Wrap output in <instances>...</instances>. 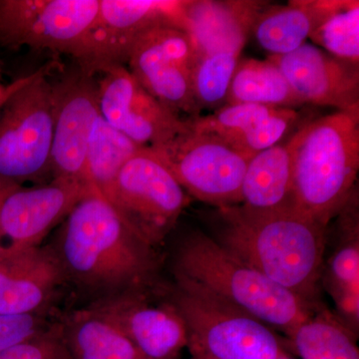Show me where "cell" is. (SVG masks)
<instances>
[{
    "label": "cell",
    "instance_id": "1",
    "mask_svg": "<svg viewBox=\"0 0 359 359\" xmlns=\"http://www.w3.org/2000/svg\"><path fill=\"white\" fill-rule=\"evenodd\" d=\"M47 247L66 287L87 297V304L154 287L156 248L139 238L97 191L78 203Z\"/></svg>",
    "mask_w": 359,
    "mask_h": 359
},
{
    "label": "cell",
    "instance_id": "2",
    "mask_svg": "<svg viewBox=\"0 0 359 359\" xmlns=\"http://www.w3.org/2000/svg\"><path fill=\"white\" fill-rule=\"evenodd\" d=\"M215 237L243 263L311 302L323 273L327 226L297 211L257 212L217 208Z\"/></svg>",
    "mask_w": 359,
    "mask_h": 359
},
{
    "label": "cell",
    "instance_id": "3",
    "mask_svg": "<svg viewBox=\"0 0 359 359\" xmlns=\"http://www.w3.org/2000/svg\"><path fill=\"white\" fill-rule=\"evenodd\" d=\"M173 271L178 282L204 290L287 335L313 313L311 302L243 263L202 231L182 241Z\"/></svg>",
    "mask_w": 359,
    "mask_h": 359
},
{
    "label": "cell",
    "instance_id": "4",
    "mask_svg": "<svg viewBox=\"0 0 359 359\" xmlns=\"http://www.w3.org/2000/svg\"><path fill=\"white\" fill-rule=\"evenodd\" d=\"M294 155L295 211L327 226L351 197L359 170V110L302 123Z\"/></svg>",
    "mask_w": 359,
    "mask_h": 359
},
{
    "label": "cell",
    "instance_id": "5",
    "mask_svg": "<svg viewBox=\"0 0 359 359\" xmlns=\"http://www.w3.org/2000/svg\"><path fill=\"white\" fill-rule=\"evenodd\" d=\"M57 66L45 63L0 108V180L20 186L52 180L50 76Z\"/></svg>",
    "mask_w": 359,
    "mask_h": 359
},
{
    "label": "cell",
    "instance_id": "6",
    "mask_svg": "<svg viewBox=\"0 0 359 359\" xmlns=\"http://www.w3.org/2000/svg\"><path fill=\"white\" fill-rule=\"evenodd\" d=\"M170 301L185 321L193 359H278L283 351L268 325L194 285L176 280Z\"/></svg>",
    "mask_w": 359,
    "mask_h": 359
},
{
    "label": "cell",
    "instance_id": "7",
    "mask_svg": "<svg viewBox=\"0 0 359 359\" xmlns=\"http://www.w3.org/2000/svg\"><path fill=\"white\" fill-rule=\"evenodd\" d=\"M144 242L157 247L176 226L191 197L151 148L124 165L103 196Z\"/></svg>",
    "mask_w": 359,
    "mask_h": 359
},
{
    "label": "cell",
    "instance_id": "8",
    "mask_svg": "<svg viewBox=\"0 0 359 359\" xmlns=\"http://www.w3.org/2000/svg\"><path fill=\"white\" fill-rule=\"evenodd\" d=\"M151 149L191 198L217 208L241 205L250 158L228 144L188 124L185 131Z\"/></svg>",
    "mask_w": 359,
    "mask_h": 359
},
{
    "label": "cell",
    "instance_id": "9",
    "mask_svg": "<svg viewBox=\"0 0 359 359\" xmlns=\"http://www.w3.org/2000/svg\"><path fill=\"white\" fill-rule=\"evenodd\" d=\"M100 0H0V45L77 57Z\"/></svg>",
    "mask_w": 359,
    "mask_h": 359
},
{
    "label": "cell",
    "instance_id": "10",
    "mask_svg": "<svg viewBox=\"0 0 359 359\" xmlns=\"http://www.w3.org/2000/svg\"><path fill=\"white\" fill-rule=\"evenodd\" d=\"M194 62L195 48L188 32L181 26L163 23L135 42L126 67L168 109L191 119L202 115L194 95Z\"/></svg>",
    "mask_w": 359,
    "mask_h": 359
},
{
    "label": "cell",
    "instance_id": "11",
    "mask_svg": "<svg viewBox=\"0 0 359 359\" xmlns=\"http://www.w3.org/2000/svg\"><path fill=\"white\" fill-rule=\"evenodd\" d=\"M185 0H100L98 15L74 62L94 75L126 66L135 42L150 28L172 23L184 29Z\"/></svg>",
    "mask_w": 359,
    "mask_h": 359
},
{
    "label": "cell",
    "instance_id": "12",
    "mask_svg": "<svg viewBox=\"0 0 359 359\" xmlns=\"http://www.w3.org/2000/svg\"><path fill=\"white\" fill-rule=\"evenodd\" d=\"M53 142L52 179L85 181V156L99 108L98 77L74 66L51 81ZM87 184V183H86ZM88 185V184H87Z\"/></svg>",
    "mask_w": 359,
    "mask_h": 359
},
{
    "label": "cell",
    "instance_id": "13",
    "mask_svg": "<svg viewBox=\"0 0 359 359\" xmlns=\"http://www.w3.org/2000/svg\"><path fill=\"white\" fill-rule=\"evenodd\" d=\"M97 76L100 115L139 146L163 145L188 127L186 118L151 95L126 66H111Z\"/></svg>",
    "mask_w": 359,
    "mask_h": 359
},
{
    "label": "cell",
    "instance_id": "14",
    "mask_svg": "<svg viewBox=\"0 0 359 359\" xmlns=\"http://www.w3.org/2000/svg\"><path fill=\"white\" fill-rule=\"evenodd\" d=\"M93 191L83 182L60 178L28 188L18 187L6 196L0 208L1 244L41 247L47 236Z\"/></svg>",
    "mask_w": 359,
    "mask_h": 359
},
{
    "label": "cell",
    "instance_id": "15",
    "mask_svg": "<svg viewBox=\"0 0 359 359\" xmlns=\"http://www.w3.org/2000/svg\"><path fill=\"white\" fill-rule=\"evenodd\" d=\"M150 292H134L86 306L114 321L146 359H180L188 348L185 321L173 302H155Z\"/></svg>",
    "mask_w": 359,
    "mask_h": 359
},
{
    "label": "cell",
    "instance_id": "16",
    "mask_svg": "<svg viewBox=\"0 0 359 359\" xmlns=\"http://www.w3.org/2000/svg\"><path fill=\"white\" fill-rule=\"evenodd\" d=\"M66 287L60 266L47 245L0 244V314H51Z\"/></svg>",
    "mask_w": 359,
    "mask_h": 359
},
{
    "label": "cell",
    "instance_id": "17",
    "mask_svg": "<svg viewBox=\"0 0 359 359\" xmlns=\"http://www.w3.org/2000/svg\"><path fill=\"white\" fill-rule=\"evenodd\" d=\"M268 59L282 71L302 103L337 111L359 110V66L308 42L289 54Z\"/></svg>",
    "mask_w": 359,
    "mask_h": 359
},
{
    "label": "cell",
    "instance_id": "18",
    "mask_svg": "<svg viewBox=\"0 0 359 359\" xmlns=\"http://www.w3.org/2000/svg\"><path fill=\"white\" fill-rule=\"evenodd\" d=\"M299 121L297 109L257 104L224 105L187 119L191 128L216 137L250 159L283 141Z\"/></svg>",
    "mask_w": 359,
    "mask_h": 359
},
{
    "label": "cell",
    "instance_id": "19",
    "mask_svg": "<svg viewBox=\"0 0 359 359\" xmlns=\"http://www.w3.org/2000/svg\"><path fill=\"white\" fill-rule=\"evenodd\" d=\"M266 4L259 0H185L184 29L192 39L195 57L242 53L257 14Z\"/></svg>",
    "mask_w": 359,
    "mask_h": 359
},
{
    "label": "cell",
    "instance_id": "20",
    "mask_svg": "<svg viewBox=\"0 0 359 359\" xmlns=\"http://www.w3.org/2000/svg\"><path fill=\"white\" fill-rule=\"evenodd\" d=\"M299 126L285 140L250 158L241 193V205L245 209L257 212L295 211L294 155Z\"/></svg>",
    "mask_w": 359,
    "mask_h": 359
},
{
    "label": "cell",
    "instance_id": "21",
    "mask_svg": "<svg viewBox=\"0 0 359 359\" xmlns=\"http://www.w3.org/2000/svg\"><path fill=\"white\" fill-rule=\"evenodd\" d=\"M358 207V190L355 188L335 217L339 242L328 259L323 276L339 318L354 334L359 325Z\"/></svg>",
    "mask_w": 359,
    "mask_h": 359
},
{
    "label": "cell",
    "instance_id": "22",
    "mask_svg": "<svg viewBox=\"0 0 359 359\" xmlns=\"http://www.w3.org/2000/svg\"><path fill=\"white\" fill-rule=\"evenodd\" d=\"M70 359H146L114 321L92 306L55 321Z\"/></svg>",
    "mask_w": 359,
    "mask_h": 359
},
{
    "label": "cell",
    "instance_id": "23",
    "mask_svg": "<svg viewBox=\"0 0 359 359\" xmlns=\"http://www.w3.org/2000/svg\"><path fill=\"white\" fill-rule=\"evenodd\" d=\"M309 39L330 55L359 66L358 0H311Z\"/></svg>",
    "mask_w": 359,
    "mask_h": 359
},
{
    "label": "cell",
    "instance_id": "24",
    "mask_svg": "<svg viewBox=\"0 0 359 359\" xmlns=\"http://www.w3.org/2000/svg\"><path fill=\"white\" fill-rule=\"evenodd\" d=\"M235 104H257L290 109L304 105L282 71L268 58H241L231 78L224 105Z\"/></svg>",
    "mask_w": 359,
    "mask_h": 359
},
{
    "label": "cell",
    "instance_id": "25",
    "mask_svg": "<svg viewBox=\"0 0 359 359\" xmlns=\"http://www.w3.org/2000/svg\"><path fill=\"white\" fill-rule=\"evenodd\" d=\"M313 26L311 0H290L285 6H269L257 14L250 34L269 56H280L306 43Z\"/></svg>",
    "mask_w": 359,
    "mask_h": 359
},
{
    "label": "cell",
    "instance_id": "26",
    "mask_svg": "<svg viewBox=\"0 0 359 359\" xmlns=\"http://www.w3.org/2000/svg\"><path fill=\"white\" fill-rule=\"evenodd\" d=\"M142 148L99 115L90 132L85 156V181L104 196L132 156Z\"/></svg>",
    "mask_w": 359,
    "mask_h": 359
},
{
    "label": "cell",
    "instance_id": "27",
    "mask_svg": "<svg viewBox=\"0 0 359 359\" xmlns=\"http://www.w3.org/2000/svg\"><path fill=\"white\" fill-rule=\"evenodd\" d=\"M289 337L302 359H359L355 334L327 309L311 314Z\"/></svg>",
    "mask_w": 359,
    "mask_h": 359
},
{
    "label": "cell",
    "instance_id": "28",
    "mask_svg": "<svg viewBox=\"0 0 359 359\" xmlns=\"http://www.w3.org/2000/svg\"><path fill=\"white\" fill-rule=\"evenodd\" d=\"M54 323L50 320V314H0V353L49 332Z\"/></svg>",
    "mask_w": 359,
    "mask_h": 359
},
{
    "label": "cell",
    "instance_id": "29",
    "mask_svg": "<svg viewBox=\"0 0 359 359\" xmlns=\"http://www.w3.org/2000/svg\"><path fill=\"white\" fill-rule=\"evenodd\" d=\"M0 359H70L55 323L49 332L0 353Z\"/></svg>",
    "mask_w": 359,
    "mask_h": 359
},
{
    "label": "cell",
    "instance_id": "30",
    "mask_svg": "<svg viewBox=\"0 0 359 359\" xmlns=\"http://www.w3.org/2000/svg\"><path fill=\"white\" fill-rule=\"evenodd\" d=\"M32 76L33 73L29 75H26L25 77L18 78V79L11 82V83L7 85L0 84V108L6 102L7 99L13 95L14 92L18 91L23 85L27 83V82L32 79Z\"/></svg>",
    "mask_w": 359,
    "mask_h": 359
},
{
    "label": "cell",
    "instance_id": "31",
    "mask_svg": "<svg viewBox=\"0 0 359 359\" xmlns=\"http://www.w3.org/2000/svg\"><path fill=\"white\" fill-rule=\"evenodd\" d=\"M20 185L18 184L11 183V182L4 181V180H0V208H1L2 203L6 199V196L9 193L13 192L16 188H18ZM0 244H1V238H0Z\"/></svg>",
    "mask_w": 359,
    "mask_h": 359
},
{
    "label": "cell",
    "instance_id": "32",
    "mask_svg": "<svg viewBox=\"0 0 359 359\" xmlns=\"http://www.w3.org/2000/svg\"><path fill=\"white\" fill-rule=\"evenodd\" d=\"M278 359H292V358H290V356L287 355V354L285 353V351H283V353H280V355L278 356Z\"/></svg>",
    "mask_w": 359,
    "mask_h": 359
},
{
    "label": "cell",
    "instance_id": "33",
    "mask_svg": "<svg viewBox=\"0 0 359 359\" xmlns=\"http://www.w3.org/2000/svg\"><path fill=\"white\" fill-rule=\"evenodd\" d=\"M1 67H0V84H1Z\"/></svg>",
    "mask_w": 359,
    "mask_h": 359
}]
</instances>
